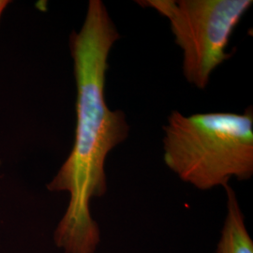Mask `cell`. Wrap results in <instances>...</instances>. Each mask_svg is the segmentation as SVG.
Here are the masks:
<instances>
[{
    "label": "cell",
    "instance_id": "3957f363",
    "mask_svg": "<svg viewBox=\"0 0 253 253\" xmlns=\"http://www.w3.org/2000/svg\"><path fill=\"white\" fill-rule=\"evenodd\" d=\"M150 7L168 19L174 42L183 52L182 71L193 86L205 89L219 65L230 56L231 36L252 0H146Z\"/></svg>",
    "mask_w": 253,
    "mask_h": 253
},
{
    "label": "cell",
    "instance_id": "277c9868",
    "mask_svg": "<svg viewBox=\"0 0 253 253\" xmlns=\"http://www.w3.org/2000/svg\"><path fill=\"white\" fill-rule=\"evenodd\" d=\"M226 192L227 213L217 253H253V241L245 224L244 215L235 190L228 184Z\"/></svg>",
    "mask_w": 253,
    "mask_h": 253
},
{
    "label": "cell",
    "instance_id": "6da1fadb",
    "mask_svg": "<svg viewBox=\"0 0 253 253\" xmlns=\"http://www.w3.org/2000/svg\"><path fill=\"white\" fill-rule=\"evenodd\" d=\"M119 39L104 3L90 0L81 29L70 39L77 89L74 144L47 185L50 191L70 194L54 233V243L65 253H96L100 231L91 216V200L106 193V159L129 134L125 114L111 110L105 99L109 54Z\"/></svg>",
    "mask_w": 253,
    "mask_h": 253
},
{
    "label": "cell",
    "instance_id": "5b68a950",
    "mask_svg": "<svg viewBox=\"0 0 253 253\" xmlns=\"http://www.w3.org/2000/svg\"><path fill=\"white\" fill-rule=\"evenodd\" d=\"M10 3V1L8 0H0V18H1V15L4 11V9H6V7L9 5Z\"/></svg>",
    "mask_w": 253,
    "mask_h": 253
},
{
    "label": "cell",
    "instance_id": "7a4b0ae2",
    "mask_svg": "<svg viewBox=\"0 0 253 253\" xmlns=\"http://www.w3.org/2000/svg\"><path fill=\"white\" fill-rule=\"evenodd\" d=\"M163 159L181 180L196 189L224 187L253 174V110L243 114L172 111L163 126Z\"/></svg>",
    "mask_w": 253,
    "mask_h": 253
}]
</instances>
